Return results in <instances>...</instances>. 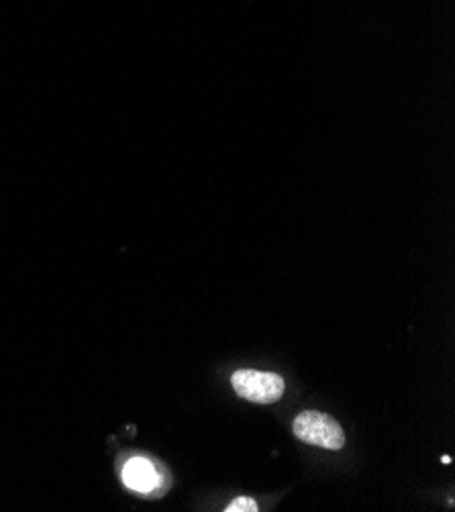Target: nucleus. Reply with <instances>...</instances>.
Wrapping results in <instances>:
<instances>
[{"label":"nucleus","instance_id":"nucleus-1","mask_svg":"<svg viewBox=\"0 0 455 512\" xmlns=\"http://www.w3.org/2000/svg\"><path fill=\"white\" fill-rule=\"evenodd\" d=\"M292 431L296 439L315 447L337 451L345 445V433L341 425L333 417L319 411L300 413L292 423Z\"/></svg>","mask_w":455,"mask_h":512},{"label":"nucleus","instance_id":"nucleus-2","mask_svg":"<svg viewBox=\"0 0 455 512\" xmlns=\"http://www.w3.org/2000/svg\"><path fill=\"white\" fill-rule=\"evenodd\" d=\"M231 384L239 398L256 404H274L284 394V380L272 372L237 370L231 376Z\"/></svg>","mask_w":455,"mask_h":512},{"label":"nucleus","instance_id":"nucleus-3","mask_svg":"<svg viewBox=\"0 0 455 512\" xmlns=\"http://www.w3.org/2000/svg\"><path fill=\"white\" fill-rule=\"evenodd\" d=\"M123 482L131 490L151 492L158 486L160 478L154 464L147 462L143 457H135V459H129L127 466L123 468Z\"/></svg>","mask_w":455,"mask_h":512},{"label":"nucleus","instance_id":"nucleus-4","mask_svg":"<svg viewBox=\"0 0 455 512\" xmlns=\"http://www.w3.org/2000/svg\"><path fill=\"white\" fill-rule=\"evenodd\" d=\"M225 510H227V512H258L260 508H258V502H256L254 498L239 496V498L231 500Z\"/></svg>","mask_w":455,"mask_h":512}]
</instances>
